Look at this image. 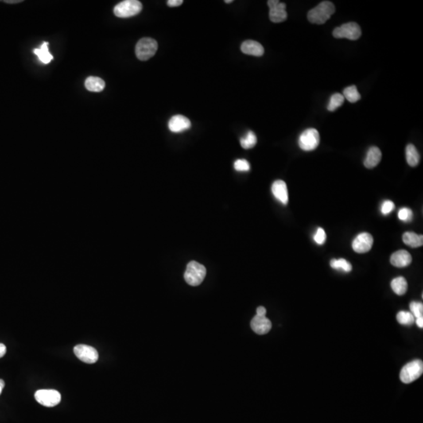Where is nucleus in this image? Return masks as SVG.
<instances>
[{"mask_svg":"<svg viewBox=\"0 0 423 423\" xmlns=\"http://www.w3.org/2000/svg\"><path fill=\"white\" fill-rule=\"evenodd\" d=\"M267 5L270 7L269 17L272 22L281 23L286 20L288 14L285 10L286 5L284 2L277 0H270L268 1Z\"/></svg>","mask_w":423,"mask_h":423,"instance_id":"obj_10","label":"nucleus"},{"mask_svg":"<svg viewBox=\"0 0 423 423\" xmlns=\"http://www.w3.org/2000/svg\"><path fill=\"white\" fill-rule=\"evenodd\" d=\"M411 313L415 317V318L423 317V304L419 302H412L410 304Z\"/></svg>","mask_w":423,"mask_h":423,"instance_id":"obj_28","label":"nucleus"},{"mask_svg":"<svg viewBox=\"0 0 423 423\" xmlns=\"http://www.w3.org/2000/svg\"><path fill=\"white\" fill-rule=\"evenodd\" d=\"M423 373V363L420 360L409 362L401 369L400 378L405 384L412 383L417 380Z\"/></svg>","mask_w":423,"mask_h":423,"instance_id":"obj_4","label":"nucleus"},{"mask_svg":"<svg viewBox=\"0 0 423 423\" xmlns=\"http://www.w3.org/2000/svg\"><path fill=\"white\" fill-rule=\"evenodd\" d=\"M232 2V0H226V1H225V2H226V3H230V2Z\"/></svg>","mask_w":423,"mask_h":423,"instance_id":"obj_39","label":"nucleus"},{"mask_svg":"<svg viewBox=\"0 0 423 423\" xmlns=\"http://www.w3.org/2000/svg\"><path fill=\"white\" fill-rule=\"evenodd\" d=\"M272 193L275 197L277 200L284 205H287L288 203V188L286 184L283 180H276L272 184Z\"/></svg>","mask_w":423,"mask_h":423,"instance_id":"obj_14","label":"nucleus"},{"mask_svg":"<svg viewBox=\"0 0 423 423\" xmlns=\"http://www.w3.org/2000/svg\"><path fill=\"white\" fill-rule=\"evenodd\" d=\"M74 353L77 358L86 364L96 363L99 358L98 350L88 345H77L74 347Z\"/></svg>","mask_w":423,"mask_h":423,"instance_id":"obj_9","label":"nucleus"},{"mask_svg":"<svg viewBox=\"0 0 423 423\" xmlns=\"http://www.w3.org/2000/svg\"><path fill=\"white\" fill-rule=\"evenodd\" d=\"M391 288L398 296H403L408 291V282L405 277H396L391 281Z\"/></svg>","mask_w":423,"mask_h":423,"instance_id":"obj_22","label":"nucleus"},{"mask_svg":"<svg viewBox=\"0 0 423 423\" xmlns=\"http://www.w3.org/2000/svg\"><path fill=\"white\" fill-rule=\"evenodd\" d=\"M362 36V29L359 25L355 22H349L340 27L335 28L333 36L337 39H347L350 40H357Z\"/></svg>","mask_w":423,"mask_h":423,"instance_id":"obj_7","label":"nucleus"},{"mask_svg":"<svg viewBox=\"0 0 423 423\" xmlns=\"http://www.w3.org/2000/svg\"><path fill=\"white\" fill-rule=\"evenodd\" d=\"M415 322H416V324L417 325L420 327V328H423V317H419V318H416Z\"/></svg>","mask_w":423,"mask_h":423,"instance_id":"obj_36","label":"nucleus"},{"mask_svg":"<svg viewBox=\"0 0 423 423\" xmlns=\"http://www.w3.org/2000/svg\"><path fill=\"white\" fill-rule=\"evenodd\" d=\"M320 144V135L317 129L311 128L302 133L299 138V145L302 150L311 152L315 150Z\"/></svg>","mask_w":423,"mask_h":423,"instance_id":"obj_6","label":"nucleus"},{"mask_svg":"<svg viewBox=\"0 0 423 423\" xmlns=\"http://www.w3.org/2000/svg\"><path fill=\"white\" fill-rule=\"evenodd\" d=\"M234 169L238 172H248L250 170V165L246 160L238 159L234 162Z\"/></svg>","mask_w":423,"mask_h":423,"instance_id":"obj_30","label":"nucleus"},{"mask_svg":"<svg viewBox=\"0 0 423 423\" xmlns=\"http://www.w3.org/2000/svg\"><path fill=\"white\" fill-rule=\"evenodd\" d=\"M206 276V268L203 264L196 261H191L187 264L184 273V279L188 285L198 286L204 281Z\"/></svg>","mask_w":423,"mask_h":423,"instance_id":"obj_2","label":"nucleus"},{"mask_svg":"<svg viewBox=\"0 0 423 423\" xmlns=\"http://www.w3.org/2000/svg\"><path fill=\"white\" fill-rule=\"evenodd\" d=\"M0 386H1V387H2V389H3L4 386H5V382H4V381L2 380V379H0Z\"/></svg>","mask_w":423,"mask_h":423,"instance_id":"obj_38","label":"nucleus"},{"mask_svg":"<svg viewBox=\"0 0 423 423\" xmlns=\"http://www.w3.org/2000/svg\"><path fill=\"white\" fill-rule=\"evenodd\" d=\"M406 159L408 165L412 167L416 166L420 160V156L417 149L413 144H408L406 148Z\"/></svg>","mask_w":423,"mask_h":423,"instance_id":"obj_21","label":"nucleus"},{"mask_svg":"<svg viewBox=\"0 0 423 423\" xmlns=\"http://www.w3.org/2000/svg\"><path fill=\"white\" fill-rule=\"evenodd\" d=\"M330 265H331V267L335 269V270H342L343 271L347 272V273L352 270V265L344 259L331 260Z\"/></svg>","mask_w":423,"mask_h":423,"instance_id":"obj_24","label":"nucleus"},{"mask_svg":"<svg viewBox=\"0 0 423 423\" xmlns=\"http://www.w3.org/2000/svg\"><path fill=\"white\" fill-rule=\"evenodd\" d=\"M398 217L404 222H410L413 219V212L408 208H402L398 212Z\"/></svg>","mask_w":423,"mask_h":423,"instance_id":"obj_29","label":"nucleus"},{"mask_svg":"<svg viewBox=\"0 0 423 423\" xmlns=\"http://www.w3.org/2000/svg\"><path fill=\"white\" fill-rule=\"evenodd\" d=\"M266 310L265 307H259L257 310V315L259 316H266Z\"/></svg>","mask_w":423,"mask_h":423,"instance_id":"obj_34","label":"nucleus"},{"mask_svg":"<svg viewBox=\"0 0 423 423\" xmlns=\"http://www.w3.org/2000/svg\"><path fill=\"white\" fill-rule=\"evenodd\" d=\"M343 97L350 103H356L361 99V94L355 86H350L343 90Z\"/></svg>","mask_w":423,"mask_h":423,"instance_id":"obj_23","label":"nucleus"},{"mask_svg":"<svg viewBox=\"0 0 423 423\" xmlns=\"http://www.w3.org/2000/svg\"><path fill=\"white\" fill-rule=\"evenodd\" d=\"M395 209V205L392 201H385L381 207V212L383 215H388Z\"/></svg>","mask_w":423,"mask_h":423,"instance_id":"obj_31","label":"nucleus"},{"mask_svg":"<svg viewBox=\"0 0 423 423\" xmlns=\"http://www.w3.org/2000/svg\"><path fill=\"white\" fill-rule=\"evenodd\" d=\"M402 238L405 245L412 248L420 247L423 245V235H419L414 232L405 233Z\"/></svg>","mask_w":423,"mask_h":423,"instance_id":"obj_19","label":"nucleus"},{"mask_svg":"<svg viewBox=\"0 0 423 423\" xmlns=\"http://www.w3.org/2000/svg\"><path fill=\"white\" fill-rule=\"evenodd\" d=\"M373 238L369 233H362L356 237L352 243L353 249L356 253H365L371 250Z\"/></svg>","mask_w":423,"mask_h":423,"instance_id":"obj_11","label":"nucleus"},{"mask_svg":"<svg viewBox=\"0 0 423 423\" xmlns=\"http://www.w3.org/2000/svg\"><path fill=\"white\" fill-rule=\"evenodd\" d=\"M382 159V152L377 147H371L368 151L367 156L365 158V166L368 169H372L380 162Z\"/></svg>","mask_w":423,"mask_h":423,"instance_id":"obj_17","label":"nucleus"},{"mask_svg":"<svg viewBox=\"0 0 423 423\" xmlns=\"http://www.w3.org/2000/svg\"><path fill=\"white\" fill-rule=\"evenodd\" d=\"M251 328L258 335H265L271 329V321L266 316L256 315L252 320Z\"/></svg>","mask_w":423,"mask_h":423,"instance_id":"obj_12","label":"nucleus"},{"mask_svg":"<svg viewBox=\"0 0 423 423\" xmlns=\"http://www.w3.org/2000/svg\"><path fill=\"white\" fill-rule=\"evenodd\" d=\"M241 145L245 149H250L256 146L257 143V136L253 132L249 131L246 137L241 138Z\"/></svg>","mask_w":423,"mask_h":423,"instance_id":"obj_26","label":"nucleus"},{"mask_svg":"<svg viewBox=\"0 0 423 423\" xmlns=\"http://www.w3.org/2000/svg\"><path fill=\"white\" fill-rule=\"evenodd\" d=\"M344 97L340 94H335L331 96L329 103L328 105V110L329 111H334L338 107H340L344 102Z\"/></svg>","mask_w":423,"mask_h":423,"instance_id":"obj_27","label":"nucleus"},{"mask_svg":"<svg viewBox=\"0 0 423 423\" xmlns=\"http://www.w3.org/2000/svg\"><path fill=\"white\" fill-rule=\"evenodd\" d=\"M85 86L90 92H102L105 88V82L99 77H88L85 82Z\"/></svg>","mask_w":423,"mask_h":423,"instance_id":"obj_18","label":"nucleus"},{"mask_svg":"<svg viewBox=\"0 0 423 423\" xmlns=\"http://www.w3.org/2000/svg\"><path fill=\"white\" fill-rule=\"evenodd\" d=\"M48 46H49V43H47V42H44L43 43V45L40 47V48L35 49L33 51L35 54L39 57L40 61L43 63V64H49L50 62L53 58V56L50 53Z\"/></svg>","mask_w":423,"mask_h":423,"instance_id":"obj_20","label":"nucleus"},{"mask_svg":"<svg viewBox=\"0 0 423 423\" xmlns=\"http://www.w3.org/2000/svg\"><path fill=\"white\" fill-rule=\"evenodd\" d=\"M397 321L403 325H412L414 324L415 317L409 311H400L397 315Z\"/></svg>","mask_w":423,"mask_h":423,"instance_id":"obj_25","label":"nucleus"},{"mask_svg":"<svg viewBox=\"0 0 423 423\" xmlns=\"http://www.w3.org/2000/svg\"><path fill=\"white\" fill-rule=\"evenodd\" d=\"M142 3L137 0H126L117 4L114 8V15L121 18L133 17L141 13Z\"/></svg>","mask_w":423,"mask_h":423,"instance_id":"obj_3","label":"nucleus"},{"mask_svg":"<svg viewBox=\"0 0 423 423\" xmlns=\"http://www.w3.org/2000/svg\"><path fill=\"white\" fill-rule=\"evenodd\" d=\"M4 2H6V3H18V2H21L22 1L21 0H4Z\"/></svg>","mask_w":423,"mask_h":423,"instance_id":"obj_37","label":"nucleus"},{"mask_svg":"<svg viewBox=\"0 0 423 423\" xmlns=\"http://www.w3.org/2000/svg\"><path fill=\"white\" fill-rule=\"evenodd\" d=\"M6 353V347L5 345L0 343V358H2Z\"/></svg>","mask_w":423,"mask_h":423,"instance_id":"obj_35","label":"nucleus"},{"mask_svg":"<svg viewBox=\"0 0 423 423\" xmlns=\"http://www.w3.org/2000/svg\"><path fill=\"white\" fill-rule=\"evenodd\" d=\"M2 388L1 387V386H0V394H1V393H2Z\"/></svg>","mask_w":423,"mask_h":423,"instance_id":"obj_40","label":"nucleus"},{"mask_svg":"<svg viewBox=\"0 0 423 423\" xmlns=\"http://www.w3.org/2000/svg\"><path fill=\"white\" fill-rule=\"evenodd\" d=\"M314 239H315V242L317 244L323 245L326 241V234L324 232V229L320 228V227L317 229L316 234H315V237H314Z\"/></svg>","mask_w":423,"mask_h":423,"instance_id":"obj_32","label":"nucleus"},{"mask_svg":"<svg viewBox=\"0 0 423 423\" xmlns=\"http://www.w3.org/2000/svg\"><path fill=\"white\" fill-rule=\"evenodd\" d=\"M183 0H169L167 2V5L171 7H175V6H179L183 3Z\"/></svg>","mask_w":423,"mask_h":423,"instance_id":"obj_33","label":"nucleus"},{"mask_svg":"<svg viewBox=\"0 0 423 423\" xmlns=\"http://www.w3.org/2000/svg\"><path fill=\"white\" fill-rule=\"evenodd\" d=\"M191 126V121L187 117L181 114L172 116L169 122V129L172 133H181L185 131L187 129H190Z\"/></svg>","mask_w":423,"mask_h":423,"instance_id":"obj_13","label":"nucleus"},{"mask_svg":"<svg viewBox=\"0 0 423 423\" xmlns=\"http://www.w3.org/2000/svg\"><path fill=\"white\" fill-rule=\"evenodd\" d=\"M335 11L334 4L329 1H323L316 7L310 10L307 18L310 22L317 25L324 24Z\"/></svg>","mask_w":423,"mask_h":423,"instance_id":"obj_1","label":"nucleus"},{"mask_svg":"<svg viewBox=\"0 0 423 423\" xmlns=\"http://www.w3.org/2000/svg\"><path fill=\"white\" fill-rule=\"evenodd\" d=\"M241 51L243 53L252 56H261L264 55V47L261 43L254 40H246L241 46Z\"/></svg>","mask_w":423,"mask_h":423,"instance_id":"obj_16","label":"nucleus"},{"mask_svg":"<svg viewBox=\"0 0 423 423\" xmlns=\"http://www.w3.org/2000/svg\"><path fill=\"white\" fill-rule=\"evenodd\" d=\"M35 398L40 405L51 408L58 405L61 395L55 389H40L35 393Z\"/></svg>","mask_w":423,"mask_h":423,"instance_id":"obj_8","label":"nucleus"},{"mask_svg":"<svg viewBox=\"0 0 423 423\" xmlns=\"http://www.w3.org/2000/svg\"><path fill=\"white\" fill-rule=\"evenodd\" d=\"M158 51V43L152 38H143L136 46V55L141 60H148L155 56Z\"/></svg>","mask_w":423,"mask_h":423,"instance_id":"obj_5","label":"nucleus"},{"mask_svg":"<svg viewBox=\"0 0 423 423\" xmlns=\"http://www.w3.org/2000/svg\"><path fill=\"white\" fill-rule=\"evenodd\" d=\"M412 261V256L406 250H399L390 257V263L396 267H406L410 265Z\"/></svg>","mask_w":423,"mask_h":423,"instance_id":"obj_15","label":"nucleus"}]
</instances>
